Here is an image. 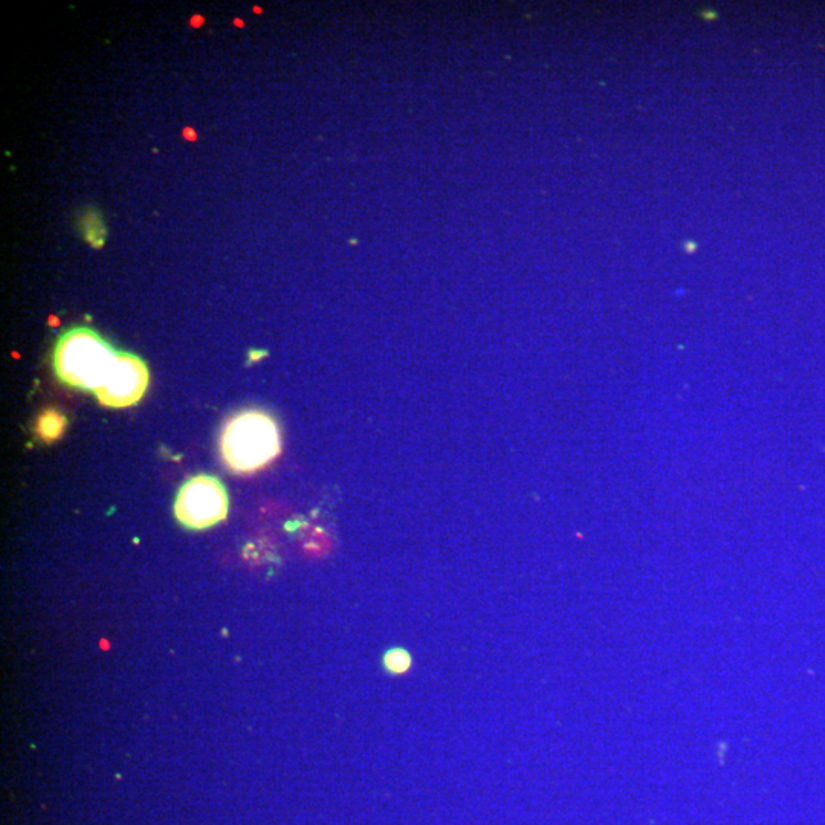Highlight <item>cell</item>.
<instances>
[{"mask_svg":"<svg viewBox=\"0 0 825 825\" xmlns=\"http://www.w3.org/2000/svg\"><path fill=\"white\" fill-rule=\"evenodd\" d=\"M279 425L263 411L248 410L234 416L220 436V453L237 473H254L279 456Z\"/></svg>","mask_w":825,"mask_h":825,"instance_id":"obj_1","label":"cell"},{"mask_svg":"<svg viewBox=\"0 0 825 825\" xmlns=\"http://www.w3.org/2000/svg\"><path fill=\"white\" fill-rule=\"evenodd\" d=\"M114 347L88 327L68 330L55 346V373L78 389L97 390L117 360Z\"/></svg>","mask_w":825,"mask_h":825,"instance_id":"obj_2","label":"cell"},{"mask_svg":"<svg viewBox=\"0 0 825 825\" xmlns=\"http://www.w3.org/2000/svg\"><path fill=\"white\" fill-rule=\"evenodd\" d=\"M179 523L193 531L211 528L228 515V494L219 479L207 474L191 477L175 502Z\"/></svg>","mask_w":825,"mask_h":825,"instance_id":"obj_3","label":"cell"},{"mask_svg":"<svg viewBox=\"0 0 825 825\" xmlns=\"http://www.w3.org/2000/svg\"><path fill=\"white\" fill-rule=\"evenodd\" d=\"M150 373L138 356L118 352L114 366L107 373L95 395L106 407L124 408L136 404L149 387Z\"/></svg>","mask_w":825,"mask_h":825,"instance_id":"obj_4","label":"cell"},{"mask_svg":"<svg viewBox=\"0 0 825 825\" xmlns=\"http://www.w3.org/2000/svg\"><path fill=\"white\" fill-rule=\"evenodd\" d=\"M382 667L392 676H404L413 668V656L405 648H390L382 657Z\"/></svg>","mask_w":825,"mask_h":825,"instance_id":"obj_5","label":"cell"},{"mask_svg":"<svg viewBox=\"0 0 825 825\" xmlns=\"http://www.w3.org/2000/svg\"><path fill=\"white\" fill-rule=\"evenodd\" d=\"M66 428V418L59 411L48 410L42 413L37 422V433L46 442L59 439Z\"/></svg>","mask_w":825,"mask_h":825,"instance_id":"obj_6","label":"cell"},{"mask_svg":"<svg viewBox=\"0 0 825 825\" xmlns=\"http://www.w3.org/2000/svg\"><path fill=\"white\" fill-rule=\"evenodd\" d=\"M81 227H83L86 240H88L92 246L100 248V246L104 245L106 228L103 227V220H101L100 214L92 213V211L86 214V216L83 217V222H81Z\"/></svg>","mask_w":825,"mask_h":825,"instance_id":"obj_7","label":"cell"}]
</instances>
